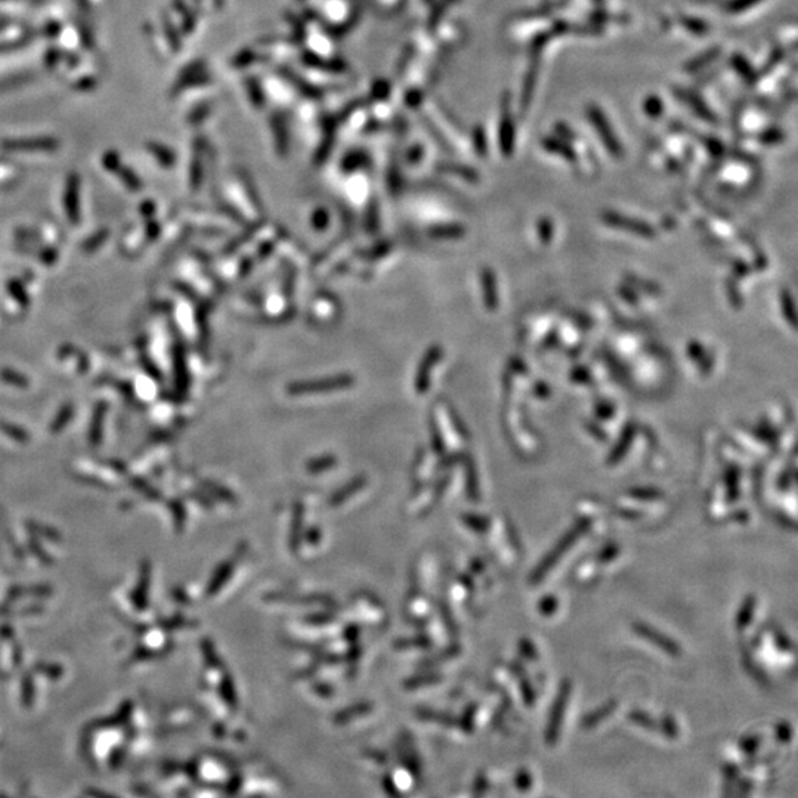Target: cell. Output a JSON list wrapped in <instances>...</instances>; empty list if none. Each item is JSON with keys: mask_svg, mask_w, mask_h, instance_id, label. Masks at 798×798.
<instances>
[{"mask_svg": "<svg viewBox=\"0 0 798 798\" xmlns=\"http://www.w3.org/2000/svg\"><path fill=\"white\" fill-rule=\"evenodd\" d=\"M618 554H620V547L615 545V542H609V545H606L602 550L599 551L597 559L602 563H608L610 560H614Z\"/></svg>", "mask_w": 798, "mask_h": 798, "instance_id": "19", "label": "cell"}, {"mask_svg": "<svg viewBox=\"0 0 798 798\" xmlns=\"http://www.w3.org/2000/svg\"><path fill=\"white\" fill-rule=\"evenodd\" d=\"M615 710H617V702H615V701H609V702H606L605 705H602V707H599L597 710L592 711L590 714H587V715L584 717V719H583V722H581V726H583L584 729H592V727H595L596 724L602 723L605 719H608V717H609L612 713H614Z\"/></svg>", "mask_w": 798, "mask_h": 798, "instance_id": "8", "label": "cell"}, {"mask_svg": "<svg viewBox=\"0 0 798 798\" xmlns=\"http://www.w3.org/2000/svg\"><path fill=\"white\" fill-rule=\"evenodd\" d=\"M760 2V0H733L731 3V9L733 13H741L744 9H748L751 5Z\"/></svg>", "mask_w": 798, "mask_h": 798, "instance_id": "27", "label": "cell"}, {"mask_svg": "<svg viewBox=\"0 0 798 798\" xmlns=\"http://www.w3.org/2000/svg\"><path fill=\"white\" fill-rule=\"evenodd\" d=\"M776 736L781 742H790L792 736V729L790 723H779L776 727Z\"/></svg>", "mask_w": 798, "mask_h": 798, "instance_id": "25", "label": "cell"}, {"mask_svg": "<svg viewBox=\"0 0 798 798\" xmlns=\"http://www.w3.org/2000/svg\"><path fill=\"white\" fill-rule=\"evenodd\" d=\"M588 117H590V122L593 123L595 129L600 133V138H602V141L605 142L608 149H610L612 154L618 156L621 153L620 144L617 141L614 132H612L610 126L606 123V119H605V115L602 114V111H600L599 108H590Z\"/></svg>", "mask_w": 798, "mask_h": 798, "instance_id": "5", "label": "cell"}, {"mask_svg": "<svg viewBox=\"0 0 798 798\" xmlns=\"http://www.w3.org/2000/svg\"><path fill=\"white\" fill-rule=\"evenodd\" d=\"M368 711H372V707H369V705H358V707H354L351 710H344L343 713L339 714V717H336V723H340V724L346 723V722L355 719V717H360V714L363 715Z\"/></svg>", "mask_w": 798, "mask_h": 798, "instance_id": "17", "label": "cell"}, {"mask_svg": "<svg viewBox=\"0 0 798 798\" xmlns=\"http://www.w3.org/2000/svg\"><path fill=\"white\" fill-rule=\"evenodd\" d=\"M756 606H757L756 596H747L741 609H739L738 614H736L735 624H736L738 630H744L749 626L751 621H753V618H754Z\"/></svg>", "mask_w": 798, "mask_h": 798, "instance_id": "9", "label": "cell"}, {"mask_svg": "<svg viewBox=\"0 0 798 798\" xmlns=\"http://www.w3.org/2000/svg\"><path fill=\"white\" fill-rule=\"evenodd\" d=\"M334 463H336V460H334L333 457H322V458L312 460L308 465V470L312 473H318V472L330 469Z\"/></svg>", "mask_w": 798, "mask_h": 798, "instance_id": "20", "label": "cell"}, {"mask_svg": "<svg viewBox=\"0 0 798 798\" xmlns=\"http://www.w3.org/2000/svg\"><path fill=\"white\" fill-rule=\"evenodd\" d=\"M634 633L639 635V638L651 642L652 645H655L656 647H659L663 652L672 655V656H679L681 654V647L679 646V643L676 640H673L672 638H668V635L663 634L659 630L647 626L645 622H635L634 626Z\"/></svg>", "mask_w": 798, "mask_h": 798, "instance_id": "4", "label": "cell"}, {"mask_svg": "<svg viewBox=\"0 0 798 798\" xmlns=\"http://www.w3.org/2000/svg\"><path fill=\"white\" fill-rule=\"evenodd\" d=\"M233 570H234V565H233V563H226V565L222 566L221 571H217V575L213 578L212 584H210V593H212V595L216 593L217 590L222 587V584L226 581V578H228L231 574H233Z\"/></svg>", "mask_w": 798, "mask_h": 798, "instance_id": "15", "label": "cell"}, {"mask_svg": "<svg viewBox=\"0 0 798 798\" xmlns=\"http://www.w3.org/2000/svg\"><path fill=\"white\" fill-rule=\"evenodd\" d=\"M363 485H364V481H363V479H361V481H355L354 483H351V487H346V488L342 490L339 494L334 495L333 500H331V504H333V506L342 504L343 501L348 500V497L354 495L358 490L363 488Z\"/></svg>", "mask_w": 798, "mask_h": 798, "instance_id": "16", "label": "cell"}, {"mask_svg": "<svg viewBox=\"0 0 798 798\" xmlns=\"http://www.w3.org/2000/svg\"><path fill=\"white\" fill-rule=\"evenodd\" d=\"M519 649L522 652V655L526 659H535L537 658V649L534 643H532L529 639H522L519 642Z\"/></svg>", "mask_w": 798, "mask_h": 798, "instance_id": "24", "label": "cell"}, {"mask_svg": "<svg viewBox=\"0 0 798 798\" xmlns=\"http://www.w3.org/2000/svg\"><path fill=\"white\" fill-rule=\"evenodd\" d=\"M571 690H572V685L570 680H565L560 683L559 690H558V695L556 699L553 702V707L550 710V715H549V720H547V726H546V742L549 745H554L558 742L559 735H560V727L563 723V717H565V711L566 707H568V701L571 697Z\"/></svg>", "mask_w": 798, "mask_h": 798, "instance_id": "2", "label": "cell"}, {"mask_svg": "<svg viewBox=\"0 0 798 798\" xmlns=\"http://www.w3.org/2000/svg\"><path fill=\"white\" fill-rule=\"evenodd\" d=\"M520 693H522L525 705H528V707H532V705H534V702H535V693H534V689H532L528 680H522V685H520Z\"/></svg>", "mask_w": 798, "mask_h": 798, "instance_id": "22", "label": "cell"}, {"mask_svg": "<svg viewBox=\"0 0 798 798\" xmlns=\"http://www.w3.org/2000/svg\"><path fill=\"white\" fill-rule=\"evenodd\" d=\"M352 383L354 379L351 376H338L312 381H302V383H296L288 388V392H290L292 395H300V393H312V392H329L349 388L352 386Z\"/></svg>", "mask_w": 798, "mask_h": 798, "instance_id": "3", "label": "cell"}, {"mask_svg": "<svg viewBox=\"0 0 798 798\" xmlns=\"http://www.w3.org/2000/svg\"><path fill=\"white\" fill-rule=\"evenodd\" d=\"M482 284L485 288V293H483V299H485V304L490 309H494L497 306V288H495V280H494V275L490 271H483L482 275Z\"/></svg>", "mask_w": 798, "mask_h": 798, "instance_id": "10", "label": "cell"}, {"mask_svg": "<svg viewBox=\"0 0 798 798\" xmlns=\"http://www.w3.org/2000/svg\"><path fill=\"white\" fill-rule=\"evenodd\" d=\"M605 222L612 225V226H618V228H629L631 229V233L639 234L642 237H651L654 235V231L649 225H646L643 222H635V221H630V219L615 215V213H606L605 215Z\"/></svg>", "mask_w": 798, "mask_h": 798, "instance_id": "6", "label": "cell"}, {"mask_svg": "<svg viewBox=\"0 0 798 798\" xmlns=\"http://www.w3.org/2000/svg\"><path fill=\"white\" fill-rule=\"evenodd\" d=\"M629 719H630L631 722H634L635 724H639V726L647 729V731H656V729H658V726H656V723L654 722L652 717H651L649 714H646V713L640 711V710L631 711V713L629 714Z\"/></svg>", "mask_w": 798, "mask_h": 798, "instance_id": "11", "label": "cell"}, {"mask_svg": "<svg viewBox=\"0 0 798 798\" xmlns=\"http://www.w3.org/2000/svg\"><path fill=\"white\" fill-rule=\"evenodd\" d=\"M620 516L634 520V519L640 517V513L635 512V510H630V508H622V510H620Z\"/></svg>", "mask_w": 798, "mask_h": 798, "instance_id": "29", "label": "cell"}, {"mask_svg": "<svg viewBox=\"0 0 798 798\" xmlns=\"http://www.w3.org/2000/svg\"><path fill=\"white\" fill-rule=\"evenodd\" d=\"M658 729H659V731H661L667 738H670V739H676L677 735H679L677 724H676L673 717H670V715H665V717H664V719L661 720V723H659V727H658Z\"/></svg>", "mask_w": 798, "mask_h": 798, "instance_id": "18", "label": "cell"}, {"mask_svg": "<svg viewBox=\"0 0 798 798\" xmlns=\"http://www.w3.org/2000/svg\"><path fill=\"white\" fill-rule=\"evenodd\" d=\"M761 741L758 736H749V738H744V741L741 742V748L745 754H754L756 751L758 749Z\"/></svg>", "mask_w": 798, "mask_h": 798, "instance_id": "23", "label": "cell"}, {"mask_svg": "<svg viewBox=\"0 0 798 798\" xmlns=\"http://www.w3.org/2000/svg\"><path fill=\"white\" fill-rule=\"evenodd\" d=\"M540 228L542 229V233H541V238H542V241H549V238H551V234H553V233H551V231H553V228H551V222H549V221H542V222L540 224Z\"/></svg>", "mask_w": 798, "mask_h": 798, "instance_id": "28", "label": "cell"}, {"mask_svg": "<svg viewBox=\"0 0 798 798\" xmlns=\"http://www.w3.org/2000/svg\"><path fill=\"white\" fill-rule=\"evenodd\" d=\"M410 609H411V614H413V615H415V617H423V615L427 614V604L423 602V600H422L420 597H415V599L413 600V602H411V605H410Z\"/></svg>", "mask_w": 798, "mask_h": 798, "instance_id": "26", "label": "cell"}, {"mask_svg": "<svg viewBox=\"0 0 798 798\" xmlns=\"http://www.w3.org/2000/svg\"><path fill=\"white\" fill-rule=\"evenodd\" d=\"M463 520H465V524L470 529H473L475 532H481V534H483V532L488 529V525H490V520L487 517L475 516V515H463Z\"/></svg>", "mask_w": 798, "mask_h": 798, "instance_id": "14", "label": "cell"}, {"mask_svg": "<svg viewBox=\"0 0 798 798\" xmlns=\"http://www.w3.org/2000/svg\"><path fill=\"white\" fill-rule=\"evenodd\" d=\"M559 608V600L554 596H545L538 602V612L542 617H551L556 614Z\"/></svg>", "mask_w": 798, "mask_h": 798, "instance_id": "12", "label": "cell"}, {"mask_svg": "<svg viewBox=\"0 0 798 798\" xmlns=\"http://www.w3.org/2000/svg\"><path fill=\"white\" fill-rule=\"evenodd\" d=\"M515 783H516V788L519 791H529L531 786H532V776L529 774L528 770H519L516 778H515Z\"/></svg>", "mask_w": 798, "mask_h": 798, "instance_id": "21", "label": "cell"}, {"mask_svg": "<svg viewBox=\"0 0 798 798\" xmlns=\"http://www.w3.org/2000/svg\"><path fill=\"white\" fill-rule=\"evenodd\" d=\"M592 528V520L583 517L578 520V522L565 532V534L559 538V541L554 545V547L546 554L542 560L535 566L534 571L531 574V583H540L542 578H545L554 566L558 565V562L565 556L568 550L575 545V542L580 540L581 535H584L585 532H588V529Z\"/></svg>", "mask_w": 798, "mask_h": 798, "instance_id": "1", "label": "cell"}, {"mask_svg": "<svg viewBox=\"0 0 798 798\" xmlns=\"http://www.w3.org/2000/svg\"><path fill=\"white\" fill-rule=\"evenodd\" d=\"M439 360V349L433 348L427 355L424 356V360L419 368V374H417V380H415V388H417L419 392H424L427 388V379H429V372L431 368L436 364V361Z\"/></svg>", "mask_w": 798, "mask_h": 798, "instance_id": "7", "label": "cell"}, {"mask_svg": "<svg viewBox=\"0 0 798 798\" xmlns=\"http://www.w3.org/2000/svg\"><path fill=\"white\" fill-rule=\"evenodd\" d=\"M629 495L633 497V499H635V500H640V501H654V500H658L663 497V494L659 492V490H655V488H634V490H630Z\"/></svg>", "mask_w": 798, "mask_h": 798, "instance_id": "13", "label": "cell"}]
</instances>
